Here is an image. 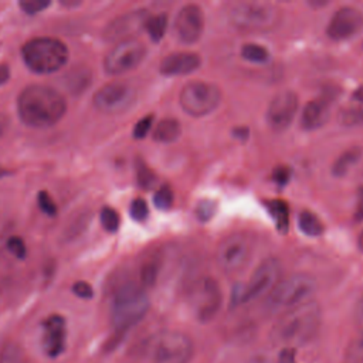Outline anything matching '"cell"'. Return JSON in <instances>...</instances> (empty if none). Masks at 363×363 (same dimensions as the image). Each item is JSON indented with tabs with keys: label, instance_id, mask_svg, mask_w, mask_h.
I'll list each match as a JSON object with an SVG mask.
<instances>
[{
	"label": "cell",
	"instance_id": "obj_1",
	"mask_svg": "<svg viewBox=\"0 0 363 363\" xmlns=\"http://www.w3.org/2000/svg\"><path fill=\"white\" fill-rule=\"evenodd\" d=\"M322 309L316 301H308L279 315L271 329L272 343L282 347H296L311 342L319 332Z\"/></svg>",
	"mask_w": 363,
	"mask_h": 363
},
{
	"label": "cell",
	"instance_id": "obj_2",
	"mask_svg": "<svg viewBox=\"0 0 363 363\" xmlns=\"http://www.w3.org/2000/svg\"><path fill=\"white\" fill-rule=\"evenodd\" d=\"M65 98L47 85H28L17 98L18 116L31 128L52 126L65 115Z\"/></svg>",
	"mask_w": 363,
	"mask_h": 363
},
{
	"label": "cell",
	"instance_id": "obj_3",
	"mask_svg": "<svg viewBox=\"0 0 363 363\" xmlns=\"http://www.w3.org/2000/svg\"><path fill=\"white\" fill-rule=\"evenodd\" d=\"M149 298L136 284L121 285L112 298L111 322L116 333H123L135 326L147 312Z\"/></svg>",
	"mask_w": 363,
	"mask_h": 363
},
{
	"label": "cell",
	"instance_id": "obj_4",
	"mask_svg": "<svg viewBox=\"0 0 363 363\" xmlns=\"http://www.w3.org/2000/svg\"><path fill=\"white\" fill-rule=\"evenodd\" d=\"M230 23L248 33H264L274 30L281 21L278 6L267 1H237L228 10Z\"/></svg>",
	"mask_w": 363,
	"mask_h": 363
},
{
	"label": "cell",
	"instance_id": "obj_5",
	"mask_svg": "<svg viewBox=\"0 0 363 363\" xmlns=\"http://www.w3.org/2000/svg\"><path fill=\"white\" fill-rule=\"evenodd\" d=\"M315 279L308 274H294L281 279L267 295L265 308L269 313H284L311 301L315 292Z\"/></svg>",
	"mask_w": 363,
	"mask_h": 363
},
{
	"label": "cell",
	"instance_id": "obj_6",
	"mask_svg": "<svg viewBox=\"0 0 363 363\" xmlns=\"http://www.w3.org/2000/svg\"><path fill=\"white\" fill-rule=\"evenodd\" d=\"M21 55L24 64L37 74H50L65 65L68 50L64 43L52 37H37L28 40Z\"/></svg>",
	"mask_w": 363,
	"mask_h": 363
},
{
	"label": "cell",
	"instance_id": "obj_7",
	"mask_svg": "<svg viewBox=\"0 0 363 363\" xmlns=\"http://www.w3.org/2000/svg\"><path fill=\"white\" fill-rule=\"evenodd\" d=\"M152 363H189L194 353L190 336L177 330L156 333L146 345Z\"/></svg>",
	"mask_w": 363,
	"mask_h": 363
},
{
	"label": "cell",
	"instance_id": "obj_8",
	"mask_svg": "<svg viewBox=\"0 0 363 363\" xmlns=\"http://www.w3.org/2000/svg\"><path fill=\"white\" fill-rule=\"evenodd\" d=\"M279 272L281 265L277 258L268 257L262 259L257 265L247 284L235 288L231 296V303L238 306L267 296L279 282Z\"/></svg>",
	"mask_w": 363,
	"mask_h": 363
},
{
	"label": "cell",
	"instance_id": "obj_9",
	"mask_svg": "<svg viewBox=\"0 0 363 363\" xmlns=\"http://www.w3.org/2000/svg\"><path fill=\"white\" fill-rule=\"evenodd\" d=\"M182 109L191 116H206L221 102V89L208 81L194 79L187 82L179 95Z\"/></svg>",
	"mask_w": 363,
	"mask_h": 363
},
{
	"label": "cell",
	"instance_id": "obj_10",
	"mask_svg": "<svg viewBox=\"0 0 363 363\" xmlns=\"http://www.w3.org/2000/svg\"><path fill=\"white\" fill-rule=\"evenodd\" d=\"M252 241L244 233H233L223 238L216 250V261L227 274H238L251 261Z\"/></svg>",
	"mask_w": 363,
	"mask_h": 363
},
{
	"label": "cell",
	"instance_id": "obj_11",
	"mask_svg": "<svg viewBox=\"0 0 363 363\" xmlns=\"http://www.w3.org/2000/svg\"><path fill=\"white\" fill-rule=\"evenodd\" d=\"M189 303L200 322L211 320L223 303V292L218 282L211 277L200 278L189 294Z\"/></svg>",
	"mask_w": 363,
	"mask_h": 363
},
{
	"label": "cell",
	"instance_id": "obj_12",
	"mask_svg": "<svg viewBox=\"0 0 363 363\" xmlns=\"http://www.w3.org/2000/svg\"><path fill=\"white\" fill-rule=\"evenodd\" d=\"M146 55L145 44L138 38L118 41L105 55L104 67L111 75H121L136 68Z\"/></svg>",
	"mask_w": 363,
	"mask_h": 363
},
{
	"label": "cell",
	"instance_id": "obj_13",
	"mask_svg": "<svg viewBox=\"0 0 363 363\" xmlns=\"http://www.w3.org/2000/svg\"><path fill=\"white\" fill-rule=\"evenodd\" d=\"M135 89L123 81H112L94 94V105L104 113H121L135 101Z\"/></svg>",
	"mask_w": 363,
	"mask_h": 363
},
{
	"label": "cell",
	"instance_id": "obj_14",
	"mask_svg": "<svg viewBox=\"0 0 363 363\" xmlns=\"http://www.w3.org/2000/svg\"><path fill=\"white\" fill-rule=\"evenodd\" d=\"M299 108L298 95L285 89L274 95L267 109V119L274 130H285L295 119Z\"/></svg>",
	"mask_w": 363,
	"mask_h": 363
},
{
	"label": "cell",
	"instance_id": "obj_15",
	"mask_svg": "<svg viewBox=\"0 0 363 363\" xmlns=\"http://www.w3.org/2000/svg\"><path fill=\"white\" fill-rule=\"evenodd\" d=\"M363 27V13L352 6H343L330 17L326 34L330 40L345 41L357 34Z\"/></svg>",
	"mask_w": 363,
	"mask_h": 363
},
{
	"label": "cell",
	"instance_id": "obj_16",
	"mask_svg": "<svg viewBox=\"0 0 363 363\" xmlns=\"http://www.w3.org/2000/svg\"><path fill=\"white\" fill-rule=\"evenodd\" d=\"M174 30L179 40L184 44H193L200 40L204 30V13L197 4L183 6L174 20Z\"/></svg>",
	"mask_w": 363,
	"mask_h": 363
},
{
	"label": "cell",
	"instance_id": "obj_17",
	"mask_svg": "<svg viewBox=\"0 0 363 363\" xmlns=\"http://www.w3.org/2000/svg\"><path fill=\"white\" fill-rule=\"evenodd\" d=\"M67 339V323L61 315H50L43 322V336L41 345L44 353L54 359L58 357L65 349Z\"/></svg>",
	"mask_w": 363,
	"mask_h": 363
},
{
	"label": "cell",
	"instance_id": "obj_18",
	"mask_svg": "<svg viewBox=\"0 0 363 363\" xmlns=\"http://www.w3.org/2000/svg\"><path fill=\"white\" fill-rule=\"evenodd\" d=\"M201 64V58L196 52L179 51L166 55L160 62L163 75H186L194 72Z\"/></svg>",
	"mask_w": 363,
	"mask_h": 363
},
{
	"label": "cell",
	"instance_id": "obj_19",
	"mask_svg": "<svg viewBox=\"0 0 363 363\" xmlns=\"http://www.w3.org/2000/svg\"><path fill=\"white\" fill-rule=\"evenodd\" d=\"M147 13L143 11V10H136V11H132V13H128V14H123L121 17H118L116 20H113L106 31H105V35L111 40L113 38H119L121 40H125V38H129L128 35L138 31L140 27H145V23L147 20Z\"/></svg>",
	"mask_w": 363,
	"mask_h": 363
},
{
	"label": "cell",
	"instance_id": "obj_20",
	"mask_svg": "<svg viewBox=\"0 0 363 363\" xmlns=\"http://www.w3.org/2000/svg\"><path fill=\"white\" fill-rule=\"evenodd\" d=\"M330 116L329 102L325 99L309 101L301 113V126L305 130H315L323 126Z\"/></svg>",
	"mask_w": 363,
	"mask_h": 363
},
{
	"label": "cell",
	"instance_id": "obj_21",
	"mask_svg": "<svg viewBox=\"0 0 363 363\" xmlns=\"http://www.w3.org/2000/svg\"><path fill=\"white\" fill-rule=\"evenodd\" d=\"M182 133L180 122L174 118H164L157 122L153 129V139L160 143L174 142Z\"/></svg>",
	"mask_w": 363,
	"mask_h": 363
},
{
	"label": "cell",
	"instance_id": "obj_22",
	"mask_svg": "<svg viewBox=\"0 0 363 363\" xmlns=\"http://www.w3.org/2000/svg\"><path fill=\"white\" fill-rule=\"evenodd\" d=\"M160 265H162V258L157 254L150 255L149 258H146L142 262L140 269H139V278H140V282L143 286L149 288L156 284L159 272H160Z\"/></svg>",
	"mask_w": 363,
	"mask_h": 363
},
{
	"label": "cell",
	"instance_id": "obj_23",
	"mask_svg": "<svg viewBox=\"0 0 363 363\" xmlns=\"http://www.w3.org/2000/svg\"><path fill=\"white\" fill-rule=\"evenodd\" d=\"M360 156H362V149L360 147H350V149L345 150L335 160V163L332 166V173L337 177L345 176L359 162Z\"/></svg>",
	"mask_w": 363,
	"mask_h": 363
},
{
	"label": "cell",
	"instance_id": "obj_24",
	"mask_svg": "<svg viewBox=\"0 0 363 363\" xmlns=\"http://www.w3.org/2000/svg\"><path fill=\"white\" fill-rule=\"evenodd\" d=\"M298 227L308 237H319L325 230V225L320 221V218L309 210H303L299 213Z\"/></svg>",
	"mask_w": 363,
	"mask_h": 363
},
{
	"label": "cell",
	"instance_id": "obj_25",
	"mask_svg": "<svg viewBox=\"0 0 363 363\" xmlns=\"http://www.w3.org/2000/svg\"><path fill=\"white\" fill-rule=\"evenodd\" d=\"M345 363H363V328L350 339L346 346Z\"/></svg>",
	"mask_w": 363,
	"mask_h": 363
},
{
	"label": "cell",
	"instance_id": "obj_26",
	"mask_svg": "<svg viewBox=\"0 0 363 363\" xmlns=\"http://www.w3.org/2000/svg\"><path fill=\"white\" fill-rule=\"evenodd\" d=\"M145 28H146L149 37L152 38V41H156V43L160 41L167 28V16L164 13H160V14L147 17V20L145 23Z\"/></svg>",
	"mask_w": 363,
	"mask_h": 363
},
{
	"label": "cell",
	"instance_id": "obj_27",
	"mask_svg": "<svg viewBox=\"0 0 363 363\" xmlns=\"http://www.w3.org/2000/svg\"><path fill=\"white\" fill-rule=\"evenodd\" d=\"M241 57L252 64H264L269 60V52L265 47L254 43H247L241 47Z\"/></svg>",
	"mask_w": 363,
	"mask_h": 363
},
{
	"label": "cell",
	"instance_id": "obj_28",
	"mask_svg": "<svg viewBox=\"0 0 363 363\" xmlns=\"http://www.w3.org/2000/svg\"><path fill=\"white\" fill-rule=\"evenodd\" d=\"M268 210L272 216V218L277 223L278 230H285L288 227V218H289V208L288 204L282 200H271L268 201Z\"/></svg>",
	"mask_w": 363,
	"mask_h": 363
},
{
	"label": "cell",
	"instance_id": "obj_29",
	"mask_svg": "<svg viewBox=\"0 0 363 363\" xmlns=\"http://www.w3.org/2000/svg\"><path fill=\"white\" fill-rule=\"evenodd\" d=\"M0 363H28L26 352L14 342H7L0 350Z\"/></svg>",
	"mask_w": 363,
	"mask_h": 363
},
{
	"label": "cell",
	"instance_id": "obj_30",
	"mask_svg": "<svg viewBox=\"0 0 363 363\" xmlns=\"http://www.w3.org/2000/svg\"><path fill=\"white\" fill-rule=\"evenodd\" d=\"M337 121L343 126H363V108L342 109L337 115Z\"/></svg>",
	"mask_w": 363,
	"mask_h": 363
},
{
	"label": "cell",
	"instance_id": "obj_31",
	"mask_svg": "<svg viewBox=\"0 0 363 363\" xmlns=\"http://www.w3.org/2000/svg\"><path fill=\"white\" fill-rule=\"evenodd\" d=\"M173 201H174V194L169 184H163L162 187H159L153 196V203L160 210L170 208Z\"/></svg>",
	"mask_w": 363,
	"mask_h": 363
},
{
	"label": "cell",
	"instance_id": "obj_32",
	"mask_svg": "<svg viewBox=\"0 0 363 363\" xmlns=\"http://www.w3.org/2000/svg\"><path fill=\"white\" fill-rule=\"evenodd\" d=\"M101 223L104 225V228L109 233H115L119 228L121 224V218L116 210H113L112 207H104L101 210Z\"/></svg>",
	"mask_w": 363,
	"mask_h": 363
},
{
	"label": "cell",
	"instance_id": "obj_33",
	"mask_svg": "<svg viewBox=\"0 0 363 363\" xmlns=\"http://www.w3.org/2000/svg\"><path fill=\"white\" fill-rule=\"evenodd\" d=\"M129 213H130V217L136 221H143L147 218L149 216V207L146 204V201L140 197L135 199L132 203H130V207H129Z\"/></svg>",
	"mask_w": 363,
	"mask_h": 363
},
{
	"label": "cell",
	"instance_id": "obj_34",
	"mask_svg": "<svg viewBox=\"0 0 363 363\" xmlns=\"http://www.w3.org/2000/svg\"><path fill=\"white\" fill-rule=\"evenodd\" d=\"M155 180H156L155 173L145 163H139V166H138V182H139V184L145 189H150L155 184Z\"/></svg>",
	"mask_w": 363,
	"mask_h": 363
},
{
	"label": "cell",
	"instance_id": "obj_35",
	"mask_svg": "<svg viewBox=\"0 0 363 363\" xmlns=\"http://www.w3.org/2000/svg\"><path fill=\"white\" fill-rule=\"evenodd\" d=\"M153 115H146V116H143L142 119H139L138 122H136V125H135V128H133V136L136 138V139H143L146 135H147V132L152 129V126H153Z\"/></svg>",
	"mask_w": 363,
	"mask_h": 363
},
{
	"label": "cell",
	"instance_id": "obj_36",
	"mask_svg": "<svg viewBox=\"0 0 363 363\" xmlns=\"http://www.w3.org/2000/svg\"><path fill=\"white\" fill-rule=\"evenodd\" d=\"M38 204H40L41 210L44 213H47L48 216H54L57 213V206H55L54 200L51 199V196L47 191H40V194H38Z\"/></svg>",
	"mask_w": 363,
	"mask_h": 363
},
{
	"label": "cell",
	"instance_id": "obj_37",
	"mask_svg": "<svg viewBox=\"0 0 363 363\" xmlns=\"http://www.w3.org/2000/svg\"><path fill=\"white\" fill-rule=\"evenodd\" d=\"M216 211V203L210 201V200H203L197 204V217L203 221L208 220L213 217Z\"/></svg>",
	"mask_w": 363,
	"mask_h": 363
},
{
	"label": "cell",
	"instance_id": "obj_38",
	"mask_svg": "<svg viewBox=\"0 0 363 363\" xmlns=\"http://www.w3.org/2000/svg\"><path fill=\"white\" fill-rule=\"evenodd\" d=\"M7 248L17 258H24L26 257V244L20 237H10L9 241H7Z\"/></svg>",
	"mask_w": 363,
	"mask_h": 363
},
{
	"label": "cell",
	"instance_id": "obj_39",
	"mask_svg": "<svg viewBox=\"0 0 363 363\" xmlns=\"http://www.w3.org/2000/svg\"><path fill=\"white\" fill-rule=\"evenodd\" d=\"M50 1H44V0H30V1H20V7L28 13V14H35L38 11H41L43 9L48 7Z\"/></svg>",
	"mask_w": 363,
	"mask_h": 363
},
{
	"label": "cell",
	"instance_id": "obj_40",
	"mask_svg": "<svg viewBox=\"0 0 363 363\" xmlns=\"http://www.w3.org/2000/svg\"><path fill=\"white\" fill-rule=\"evenodd\" d=\"M72 291L75 292V295H78L79 298H92V295H94V291H92V288H91V285L88 284V282H85V281H78V282H75L74 284V286H72Z\"/></svg>",
	"mask_w": 363,
	"mask_h": 363
},
{
	"label": "cell",
	"instance_id": "obj_41",
	"mask_svg": "<svg viewBox=\"0 0 363 363\" xmlns=\"http://www.w3.org/2000/svg\"><path fill=\"white\" fill-rule=\"evenodd\" d=\"M277 363H296L294 347H281Z\"/></svg>",
	"mask_w": 363,
	"mask_h": 363
},
{
	"label": "cell",
	"instance_id": "obj_42",
	"mask_svg": "<svg viewBox=\"0 0 363 363\" xmlns=\"http://www.w3.org/2000/svg\"><path fill=\"white\" fill-rule=\"evenodd\" d=\"M272 177H274V180L277 182V183H279V184H284V183H286L288 180H289V169L288 167H277L275 170H274V174H272Z\"/></svg>",
	"mask_w": 363,
	"mask_h": 363
},
{
	"label": "cell",
	"instance_id": "obj_43",
	"mask_svg": "<svg viewBox=\"0 0 363 363\" xmlns=\"http://www.w3.org/2000/svg\"><path fill=\"white\" fill-rule=\"evenodd\" d=\"M7 128H9V118L4 112H0V136L4 135Z\"/></svg>",
	"mask_w": 363,
	"mask_h": 363
},
{
	"label": "cell",
	"instance_id": "obj_44",
	"mask_svg": "<svg viewBox=\"0 0 363 363\" xmlns=\"http://www.w3.org/2000/svg\"><path fill=\"white\" fill-rule=\"evenodd\" d=\"M9 77H10V71H9V67L7 65H0V85L1 84H4V82H7V79H9Z\"/></svg>",
	"mask_w": 363,
	"mask_h": 363
},
{
	"label": "cell",
	"instance_id": "obj_45",
	"mask_svg": "<svg viewBox=\"0 0 363 363\" xmlns=\"http://www.w3.org/2000/svg\"><path fill=\"white\" fill-rule=\"evenodd\" d=\"M354 312H356V316H357L359 319H363V295H362V296H360V299L357 301Z\"/></svg>",
	"mask_w": 363,
	"mask_h": 363
},
{
	"label": "cell",
	"instance_id": "obj_46",
	"mask_svg": "<svg viewBox=\"0 0 363 363\" xmlns=\"http://www.w3.org/2000/svg\"><path fill=\"white\" fill-rule=\"evenodd\" d=\"M353 99H356V101L363 104V86H359L357 89L353 91Z\"/></svg>",
	"mask_w": 363,
	"mask_h": 363
},
{
	"label": "cell",
	"instance_id": "obj_47",
	"mask_svg": "<svg viewBox=\"0 0 363 363\" xmlns=\"http://www.w3.org/2000/svg\"><path fill=\"white\" fill-rule=\"evenodd\" d=\"M357 247H359V250L363 252V230L360 231V234H359V237H357Z\"/></svg>",
	"mask_w": 363,
	"mask_h": 363
},
{
	"label": "cell",
	"instance_id": "obj_48",
	"mask_svg": "<svg viewBox=\"0 0 363 363\" xmlns=\"http://www.w3.org/2000/svg\"><path fill=\"white\" fill-rule=\"evenodd\" d=\"M6 173H7V172H6L3 167H0V177H1V176H4Z\"/></svg>",
	"mask_w": 363,
	"mask_h": 363
}]
</instances>
